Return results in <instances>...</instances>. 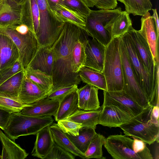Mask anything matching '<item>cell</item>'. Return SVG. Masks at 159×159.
Here are the masks:
<instances>
[{"mask_svg": "<svg viewBox=\"0 0 159 159\" xmlns=\"http://www.w3.org/2000/svg\"><path fill=\"white\" fill-rule=\"evenodd\" d=\"M21 24L26 25L35 34L30 0H27L22 4Z\"/></svg>", "mask_w": 159, "mask_h": 159, "instance_id": "obj_39", "label": "cell"}, {"mask_svg": "<svg viewBox=\"0 0 159 159\" xmlns=\"http://www.w3.org/2000/svg\"><path fill=\"white\" fill-rule=\"evenodd\" d=\"M24 75V71L23 70L16 73L1 84L0 95L18 100Z\"/></svg>", "mask_w": 159, "mask_h": 159, "instance_id": "obj_27", "label": "cell"}, {"mask_svg": "<svg viewBox=\"0 0 159 159\" xmlns=\"http://www.w3.org/2000/svg\"><path fill=\"white\" fill-rule=\"evenodd\" d=\"M19 57L18 50L12 40L0 33V71L13 66Z\"/></svg>", "mask_w": 159, "mask_h": 159, "instance_id": "obj_17", "label": "cell"}, {"mask_svg": "<svg viewBox=\"0 0 159 159\" xmlns=\"http://www.w3.org/2000/svg\"><path fill=\"white\" fill-rule=\"evenodd\" d=\"M128 33L142 62L148 70L155 77L159 68V62H155L147 42L138 30L134 29L132 26Z\"/></svg>", "mask_w": 159, "mask_h": 159, "instance_id": "obj_11", "label": "cell"}, {"mask_svg": "<svg viewBox=\"0 0 159 159\" xmlns=\"http://www.w3.org/2000/svg\"><path fill=\"white\" fill-rule=\"evenodd\" d=\"M54 59V54L51 48L39 47L27 67L52 76Z\"/></svg>", "mask_w": 159, "mask_h": 159, "instance_id": "obj_19", "label": "cell"}, {"mask_svg": "<svg viewBox=\"0 0 159 159\" xmlns=\"http://www.w3.org/2000/svg\"><path fill=\"white\" fill-rule=\"evenodd\" d=\"M149 103L152 107L159 105V72L157 75L155 88Z\"/></svg>", "mask_w": 159, "mask_h": 159, "instance_id": "obj_45", "label": "cell"}, {"mask_svg": "<svg viewBox=\"0 0 159 159\" xmlns=\"http://www.w3.org/2000/svg\"><path fill=\"white\" fill-rule=\"evenodd\" d=\"M125 48L135 76L149 101L154 90L158 69L155 77L147 70L137 54L128 32L120 37Z\"/></svg>", "mask_w": 159, "mask_h": 159, "instance_id": "obj_6", "label": "cell"}, {"mask_svg": "<svg viewBox=\"0 0 159 159\" xmlns=\"http://www.w3.org/2000/svg\"><path fill=\"white\" fill-rule=\"evenodd\" d=\"M78 89L77 84L61 87L50 93L47 97L60 102L66 96Z\"/></svg>", "mask_w": 159, "mask_h": 159, "instance_id": "obj_42", "label": "cell"}, {"mask_svg": "<svg viewBox=\"0 0 159 159\" xmlns=\"http://www.w3.org/2000/svg\"><path fill=\"white\" fill-rule=\"evenodd\" d=\"M159 105L153 107L152 111V115L153 117L157 120H159Z\"/></svg>", "mask_w": 159, "mask_h": 159, "instance_id": "obj_50", "label": "cell"}, {"mask_svg": "<svg viewBox=\"0 0 159 159\" xmlns=\"http://www.w3.org/2000/svg\"><path fill=\"white\" fill-rule=\"evenodd\" d=\"M78 74L83 82L107 91L106 80L102 72L83 66L79 71Z\"/></svg>", "mask_w": 159, "mask_h": 159, "instance_id": "obj_26", "label": "cell"}, {"mask_svg": "<svg viewBox=\"0 0 159 159\" xmlns=\"http://www.w3.org/2000/svg\"><path fill=\"white\" fill-rule=\"evenodd\" d=\"M78 89L68 94L59 102L57 111L54 116L56 121L67 118L79 109Z\"/></svg>", "mask_w": 159, "mask_h": 159, "instance_id": "obj_24", "label": "cell"}, {"mask_svg": "<svg viewBox=\"0 0 159 159\" xmlns=\"http://www.w3.org/2000/svg\"><path fill=\"white\" fill-rule=\"evenodd\" d=\"M153 107L149 106L144 108L138 115L121 125L120 127L125 135L142 140L149 145L156 141L158 142L159 120L153 117L152 111Z\"/></svg>", "mask_w": 159, "mask_h": 159, "instance_id": "obj_2", "label": "cell"}, {"mask_svg": "<svg viewBox=\"0 0 159 159\" xmlns=\"http://www.w3.org/2000/svg\"><path fill=\"white\" fill-rule=\"evenodd\" d=\"M122 11L120 7L113 10H91L85 19L84 30L89 36L106 46L112 38L105 26L113 17Z\"/></svg>", "mask_w": 159, "mask_h": 159, "instance_id": "obj_7", "label": "cell"}, {"mask_svg": "<svg viewBox=\"0 0 159 159\" xmlns=\"http://www.w3.org/2000/svg\"><path fill=\"white\" fill-rule=\"evenodd\" d=\"M4 0H0V7L3 3Z\"/></svg>", "mask_w": 159, "mask_h": 159, "instance_id": "obj_52", "label": "cell"}, {"mask_svg": "<svg viewBox=\"0 0 159 159\" xmlns=\"http://www.w3.org/2000/svg\"><path fill=\"white\" fill-rule=\"evenodd\" d=\"M88 35L86 32L83 35L86 55L84 66L102 72L106 46L94 38L88 39Z\"/></svg>", "mask_w": 159, "mask_h": 159, "instance_id": "obj_13", "label": "cell"}, {"mask_svg": "<svg viewBox=\"0 0 159 159\" xmlns=\"http://www.w3.org/2000/svg\"><path fill=\"white\" fill-rule=\"evenodd\" d=\"M125 135H110L106 138L103 145L108 153L115 159H145L135 152L132 147L133 139Z\"/></svg>", "mask_w": 159, "mask_h": 159, "instance_id": "obj_10", "label": "cell"}, {"mask_svg": "<svg viewBox=\"0 0 159 159\" xmlns=\"http://www.w3.org/2000/svg\"><path fill=\"white\" fill-rule=\"evenodd\" d=\"M125 5V11L134 16H143L152 10L150 0H117Z\"/></svg>", "mask_w": 159, "mask_h": 159, "instance_id": "obj_33", "label": "cell"}, {"mask_svg": "<svg viewBox=\"0 0 159 159\" xmlns=\"http://www.w3.org/2000/svg\"><path fill=\"white\" fill-rule=\"evenodd\" d=\"M103 94L104 100L102 106H115L132 117L140 113L144 109L122 90L109 92L103 91Z\"/></svg>", "mask_w": 159, "mask_h": 159, "instance_id": "obj_12", "label": "cell"}, {"mask_svg": "<svg viewBox=\"0 0 159 159\" xmlns=\"http://www.w3.org/2000/svg\"><path fill=\"white\" fill-rule=\"evenodd\" d=\"M89 8L95 6L100 10H113L117 6V0H83Z\"/></svg>", "mask_w": 159, "mask_h": 159, "instance_id": "obj_41", "label": "cell"}, {"mask_svg": "<svg viewBox=\"0 0 159 159\" xmlns=\"http://www.w3.org/2000/svg\"><path fill=\"white\" fill-rule=\"evenodd\" d=\"M96 133L94 129L82 127L78 135L74 136L66 134L76 147L84 154L92 137Z\"/></svg>", "mask_w": 159, "mask_h": 159, "instance_id": "obj_32", "label": "cell"}, {"mask_svg": "<svg viewBox=\"0 0 159 159\" xmlns=\"http://www.w3.org/2000/svg\"><path fill=\"white\" fill-rule=\"evenodd\" d=\"M139 32L147 42L156 62H159L158 39L154 20L149 11L142 16Z\"/></svg>", "mask_w": 159, "mask_h": 159, "instance_id": "obj_15", "label": "cell"}, {"mask_svg": "<svg viewBox=\"0 0 159 159\" xmlns=\"http://www.w3.org/2000/svg\"><path fill=\"white\" fill-rule=\"evenodd\" d=\"M12 1L19 5H22L27 0H11Z\"/></svg>", "mask_w": 159, "mask_h": 159, "instance_id": "obj_51", "label": "cell"}, {"mask_svg": "<svg viewBox=\"0 0 159 159\" xmlns=\"http://www.w3.org/2000/svg\"><path fill=\"white\" fill-rule=\"evenodd\" d=\"M24 70L18 61L12 66L0 71V85L16 73Z\"/></svg>", "mask_w": 159, "mask_h": 159, "instance_id": "obj_43", "label": "cell"}, {"mask_svg": "<svg viewBox=\"0 0 159 159\" xmlns=\"http://www.w3.org/2000/svg\"><path fill=\"white\" fill-rule=\"evenodd\" d=\"M57 122L58 126L64 133L74 136L79 135L80 129L82 127V124L67 119L60 120Z\"/></svg>", "mask_w": 159, "mask_h": 159, "instance_id": "obj_38", "label": "cell"}, {"mask_svg": "<svg viewBox=\"0 0 159 159\" xmlns=\"http://www.w3.org/2000/svg\"><path fill=\"white\" fill-rule=\"evenodd\" d=\"M25 75L37 84L48 95L53 86L52 76L39 70L27 67L24 70Z\"/></svg>", "mask_w": 159, "mask_h": 159, "instance_id": "obj_28", "label": "cell"}, {"mask_svg": "<svg viewBox=\"0 0 159 159\" xmlns=\"http://www.w3.org/2000/svg\"><path fill=\"white\" fill-rule=\"evenodd\" d=\"M51 116L34 117L25 115L19 113L11 114L8 123L4 133L15 141L19 137L36 135L45 127L53 123Z\"/></svg>", "mask_w": 159, "mask_h": 159, "instance_id": "obj_5", "label": "cell"}, {"mask_svg": "<svg viewBox=\"0 0 159 159\" xmlns=\"http://www.w3.org/2000/svg\"><path fill=\"white\" fill-rule=\"evenodd\" d=\"M120 39L119 48L124 80L122 90L141 106L144 108H146L150 106L149 101L135 76L125 48L120 37Z\"/></svg>", "mask_w": 159, "mask_h": 159, "instance_id": "obj_9", "label": "cell"}, {"mask_svg": "<svg viewBox=\"0 0 159 159\" xmlns=\"http://www.w3.org/2000/svg\"><path fill=\"white\" fill-rule=\"evenodd\" d=\"M50 125L45 127L36 134V139L31 153L33 156L45 159L51 150L55 142Z\"/></svg>", "mask_w": 159, "mask_h": 159, "instance_id": "obj_21", "label": "cell"}, {"mask_svg": "<svg viewBox=\"0 0 159 159\" xmlns=\"http://www.w3.org/2000/svg\"><path fill=\"white\" fill-rule=\"evenodd\" d=\"M152 10L153 11V14L152 16L154 20L157 33L159 36V21L157 10L156 9H152Z\"/></svg>", "mask_w": 159, "mask_h": 159, "instance_id": "obj_48", "label": "cell"}, {"mask_svg": "<svg viewBox=\"0 0 159 159\" xmlns=\"http://www.w3.org/2000/svg\"><path fill=\"white\" fill-rule=\"evenodd\" d=\"M86 59L83 34L81 31L79 39L75 43L72 54V66L73 72L76 74L84 66Z\"/></svg>", "mask_w": 159, "mask_h": 159, "instance_id": "obj_31", "label": "cell"}, {"mask_svg": "<svg viewBox=\"0 0 159 159\" xmlns=\"http://www.w3.org/2000/svg\"><path fill=\"white\" fill-rule=\"evenodd\" d=\"M102 107L95 111H87L78 109L73 114L66 119L82 124V127L95 129L98 125V116Z\"/></svg>", "mask_w": 159, "mask_h": 159, "instance_id": "obj_29", "label": "cell"}, {"mask_svg": "<svg viewBox=\"0 0 159 159\" xmlns=\"http://www.w3.org/2000/svg\"><path fill=\"white\" fill-rule=\"evenodd\" d=\"M0 141L2 150L1 159H25L28 154L0 129Z\"/></svg>", "mask_w": 159, "mask_h": 159, "instance_id": "obj_23", "label": "cell"}, {"mask_svg": "<svg viewBox=\"0 0 159 159\" xmlns=\"http://www.w3.org/2000/svg\"><path fill=\"white\" fill-rule=\"evenodd\" d=\"M98 89L94 86L86 84L84 95V110L95 111L100 108V102L98 96Z\"/></svg>", "mask_w": 159, "mask_h": 159, "instance_id": "obj_35", "label": "cell"}, {"mask_svg": "<svg viewBox=\"0 0 159 159\" xmlns=\"http://www.w3.org/2000/svg\"><path fill=\"white\" fill-rule=\"evenodd\" d=\"M75 156L54 143L45 159H75Z\"/></svg>", "mask_w": 159, "mask_h": 159, "instance_id": "obj_40", "label": "cell"}, {"mask_svg": "<svg viewBox=\"0 0 159 159\" xmlns=\"http://www.w3.org/2000/svg\"><path fill=\"white\" fill-rule=\"evenodd\" d=\"M2 158V156L1 155H0V159H1Z\"/></svg>", "mask_w": 159, "mask_h": 159, "instance_id": "obj_53", "label": "cell"}, {"mask_svg": "<svg viewBox=\"0 0 159 159\" xmlns=\"http://www.w3.org/2000/svg\"><path fill=\"white\" fill-rule=\"evenodd\" d=\"M50 129L55 143L75 156L85 159L84 154L76 147L57 124L53 123L50 125Z\"/></svg>", "mask_w": 159, "mask_h": 159, "instance_id": "obj_25", "label": "cell"}, {"mask_svg": "<svg viewBox=\"0 0 159 159\" xmlns=\"http://www.w3.org/2000/svg\"><path fill=\"white\" fill-rule=\"evenodd\" d=\"M132 117L117 107L108 105L102 106L98 120L99 124L109 128L119 127Z\"/></svg>", "mask_w": 159, "mask_h": 159, "instance_id": "obj_14", "label": "cell"}, {"mask_svg": "<svg viewBox=\"0 0 159 159\" xmlns=\"http://www.w3.org/2000/svg\"><path fill=\"white\" fill-rule=\"evenodd\" d=\"M28 105L18 100L0 95V109L10 113L20 112Z\"/></svg>", "mask_w": 159, "mask_h": 159, "instance_id": "obj_37", "label": "cell"}, {"mask_svg": "<svg viewBox=\"0 0 159 159\" xmlns=\"http://www.w3.org/2000/svg\"><path fill=\"white\" fill-rule=\"evenodd\" d=\"M22 5L4 0L0 7V28L21 24Z\"/></svg>", "mask_w": 159, "mask_h": 159, "instance_id": "obj_20", "label": "cell"}, {"mask_svg": "<svg viewBox=\"0 0 159 159\" xmlns=\"http://www.w3.org/2000/svg\"><path fill=\"white\" fill-rule=\"evenodd\" d=\"M53 11L64 23H72L84 29L85 19L79 14L62 5H58Z\"/></svg>", "mask_w": 159, "mask_h": 159, "instance_id": "obj_30", "label": "cell"}, {"mask_svg": "<svg viewBox=\"0 0 159 159\" xmlns=\"http://www.w3.org/2000/svg\"><path fill=\"white\" fill-rule=\"evenodd\" d=\"M48 94L25 75L19 93L18 100L29 105L46 98Z\"/></svg>", "mask_w": 159, "mask_h": 159, "instance_id": "obj_18", "label": "cell"}, {"mask_svg": "<svg viewBox=\"0 0 159 159\" xmlns=\"http://www.w3.org/2000/svg\"><path fill=\"white\" fill-rule=\"evenodd\" d=\"M81 33V28L79 26L65 22L58 39L51 47L55 56L52 75L53 86L51 92L59 88L80 83L78 74L73 70L72 54L74 45L80 38Z\"/></svg>", "mask_w": 159, "mask_h": 159, "instance_id": "obj_1", "label": "cell"}, {"mask_svg": "<svg viewBox=\"0 0 159 159\" xmlns=\"http://www.w3.org/2000/svg\"><path fill=\"white\" fill-rule=\"evenodd\" d=\"M34 30L36 36L39 25V13L36 0H30Z\"/></svg>", "mask_w": 159, "mask_h": 159, "instance_id": "obj_44", "label": "cell"}, {"mask_svg": "<svg viewBox=\"0 0 159 159\" xmlns=\"http://www.w3.org/2000/svg\"><path fill=\"white\" fill-rule=\"evenodd\" d=\"M132 26L129 14L125 11H122L110 20L105 27L112 38L121 37L128 32Z\"/></svg>", "mask_w": 159, "mask_h": 159, "instance_id": "obj_22", "label": "cell"}, {"mask_svg": "<svg viewBox=\"0 0 159 159\" xmlns=\"http://www.w3.org/2000/svg\"><path fill=\"white\" fill-rule=\"evenodd\" d=\"M11 113L0 109V128L3 130L7 126Z\"/></svg>", "mask_w": 159, "mask_h": 159, "instance_id": "obj_46", "label": "cell"}, {"mask_svg": "<svg viewBox=\"0 0 159 159\" xmlns=\"http://www.w3.org/2000/svg\"><path fill=\"white\" fill-rule=\"evenodd\" d=\"M120 37L112 38L106 46L102 72L107 92L122 90L124 86L123 67L120 50Z\"/></svg>", "mask_w": 159, "mask_h": 159, "instance_id": "obj_3", "label": "cell"}, {"mask_svg": "<svg viewBox=\"0 0 159 159\" xmlns=\"http://www.w3.org/2000/svg\"><path fill=\"white\" fill-rule=\"evenodd\" d=\"M106 140V138L104 136L96 133L92 137L86 151L84 154L85 159L104 158L103 157L102 147Z\"/></svg>", "mask_w": 159, "mask_h": 159, "instance_id": "obj_34", "label": "cell"}, {"mask_svg": "<svg viewBox=\"0 0 159 159\" xmlns=\"http://www.w3.org/2000/svg\"><path fill=\"white\" fill-rule=\"evenodd\" d=\"M86 87V84L77 89L78 95L79 109L84 110V93Z\"/></svg>", "mask_w": 159, "mask_h": 159, "instance_id": "obj_47", "label": "cell"}, {"mask_svg": "<svg viewBox=\"0 0 159 159\" xmlns=\"http://www.w3.org/2000/svg\"><path fill=\"white\" fill-rule=\"evenodd\" d=\"M0 33L10 38L17 47L19 54L18 61L24 70L28 66L39 47L34 33L31 31L24 34L17 32L13 25L0 28Z\"/></svg>", "mask_w": 159, "mask_h": 159, "instance_id": "obj_8", "label": "cell"}, {"mask_svg": "<svg viewBox=\"0 0 159 159\" xmlns=\"http://www.w3.org/2000/svg\"><path fill=\"white\" fill-rule=\"evenodd\" d=\"M47 1L52 11L58 5H62L61 0H47Z\"/></svg>", "mask_w": 159, "mask_h": 159, "instance_id": "obj_49", "label": "cell"}, {"mask_svg": "<svg viewBox=\"0 0 159 159\" xmlns=\"http://www.w3.org/2000/svg\"><path fill=\"white\" fill-rule=\"evenodd\" d=\"M62 5L79 14L85 19L91 9L83 0H61Z\"/></svg>", "mask_w": 159, "mask_h": 159, "instance_id": "obj_36", "label": "cell"}, {"mask_svg": "<svg viewBox=\"0 0 159 159\" xmlns=\"http://www.w3.org/2000/svg\"><path fill=\"white\" fill-rule=\"evenodd\" d=\"M59 104L58 101L47 97L25 107L20 113L25 115L34 117L54 116Z\"/></svg>", "mask_w": 159, "mask_h": 159, "instance_id": "obj_16", "label": "cell"}, {"mask_svg": "<svg viewBox=\"0 0 159 159\" xmlns=\"http://www.w3.org/2000/svg\"><path fill=\"white\" fill-rule=\"evenodd\" d=\"M39 25L36 37L39 47L50 48L58 39L64 23L52 10L47 0H36Z\"/></svg>", "mask_w": 159, "mask_h": 159, "instance_id": "obj_4", "label": "cell"}]
</instances>
